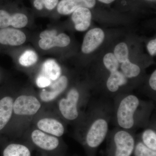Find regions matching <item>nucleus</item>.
<instances>
[{"mask_svg": "<svg viewBox=\"0 0 156 156\" xmlns=\"http://www.w3.org/2000/svg\"><path fill=\"white\" fill-rule=\"evenodd\" d=\"M140 101L134 95H129L121 101L117 112L118 124L122 128L131 129L134 124V115L138 108Z\"/></svg>", "mask_w": 156, "mask_h": 156, "instance_id": "f257e3e1", "label": "nucleus"}, {"mask_svg": "<svg viewBox=\"0 0 156 156\" xmlns=\"http://www.w3.org/2000/svg\"><path fill=\"white\" fill-rule=\"evenodd\" d=\"M108 130L106 120L99 118L94 121L90 126L87 135V144L90 147L99 146L106 137Z\"/></svg>", "mask_w": 156, "mask_h": 156, "instance_id": "f03ea898", "label": "nucleus"}, {"mask_svg": "<svg viewBox=\"0 0 156 156\" xmlns=\"http://www.w3.org/2000/svg\"><path fill=\"white\" fill-rule=\"evenodd\" d=\"M80 94L76 89L73 88L69 91L66 98H62L58 103L61 114L68 120H74L79 115L77 105Z\"/></svg>", "mask_w": 156, "mask_h": 156, "instance_id": "7ed1b4c3", "label": "nucleus"}, {"mask_svg": "<svg viewBox=\"0 0 156 156\" xmlns=\"http://www.w3.org/2000/svg\"><path fill=\"white\" fill-rule=\"evenodd\" d=\"M41 107V103L34 96L22 95L14 101L13 111L19 115H32L37 113Z\"/></svg>", "mask_w": 156, "mask_h": 156, "instance_id": "20e7f679", "label": "nucleus"}, {"mask_svg": "<svg viewBox=\"0 0 156 156\" xmlns=\"http://www.w3.org/2000/svg\"><path fill=\"white\" fill-rule=\"evenodd\" d=\"M28 18L26 14L21 13L11 14L4 8H0V29L13 27L24 28L28 24Z\"/></svg>", "mask_w": 156, "mask_h": 156, "instance_id": "39448f33", "label": "nucleus"}, {"mask_svg": "<svg viewBox=\"0 0 156 156\" xmlns=\"http://www.w3.org/2000/svg\"><path fill=\"white\" fill-rule=\"evenodd\" d=\"M115 156H131L134 147V137L128 131L121 130L114 136Z\"/></svg>", "mask_w": 156, "mask_h": 156, "instance_id": "423d86ee", "label": "nucleus"}, {"mask_svg": "<svg viewBox=\"0 0 156 156\" xmlns=\"http://www.w3.org/2000/svg\"><path fill=\"white\" fill-rule=\"evenodd\" d=\"M25 33L20 30L13 27L0 29V44L17 47L26 41Z\"/></svg>", "mask_w": 156, "mask_h": 156, "instance_id": "0eeeda50", "label": "nucleus"}, {"mask_svg": "<svg viewBox=\"0 0 156 156\" xmlns=\"http://www.w3.org/2000/svg\"><path fill=\"white\" fill-rule=\"evenodd\" d=\"M53 82L48 89H43L40 93V98L42 101L48 102L54 100L67 88L68 79L66 76H61Z\"/></svg>", "mask_w": 156, "mask_h": 156, "instance_id": "6e6552de", "label": "nucleus"}, {"mask_svg": "<svg viewBox=\"0 0 156 156\" xmlns=\"http://www.w3.org/2000/svg\"><path fill=\"white\" fill-rule=\"evenodd\" d=\"M104 37L103 30L100 28H94L89 31L84 37L82 52L85 53L93 52L102 43Z\"/></svg>", "mask_w": 156, "mask_h": 156, "instance_id": "1a4fd4ad", "label": "nucleus"}, {"mask_svg": "<svg viewBox=\"0 0 156 156\" xmlns=\"http://www.w3.org/2000/svg\"><path fill=\"white\" fill-rule=\"evenodd\" d=\"M95 0H61L57 5L59 14L69 15L79 8H92L95 5Z\"/></svg>", "mask_w": 156, "mask_h": 156, "instance_id": "9d476101", "label": "nucleus"}, {"mask_svg": "<svg viewBox=\"0 0 156 156\" xmlns=\"http://www.w3.org/2000/svg\"><path fill=\"white\" fill-rule=\"evenodd\" d=\"M31 138L35 144L45 150H53L59 144V140L57 137L48 135L41 130L33 131Z\"/></svg>", "mask_w": 156, "mask_h": 156, "instance_id": "9b49d317", "label": "nucleus"}, {"mask_svg": "<svg viewBox=\"0 0 156 156\" xmlns=\"http://www.w3.org/2000/svg\"><path fill=\"white\" fill-rule=\"evenodd\" d=\"M70 41V38L67 35L61 33L49 37L40 38L38 45L42 50H48L55 47L64 48L69 45Z\"/></svg>", "mask_w": 156, "mask_h": 156, "instance_id": "f8f14e48", "label": "nucleus"}, {"mask_svg": "<svg viewBox=\"0 0 156 156\" xmlns=\"http://www.w3.org/2000/svg\"><path fill=\"white\" fill-rule=\"evenodd\" d=\"M92 14L87 8H79L72 13V19L77 31L87 30L91 23Z\"/></svg>", "mask_w": 156, "mask_h": 156, "instance_id": "ddd939ff", "label": "nucleus"}, {"mask_svg": "<svg viewBox=\"0 0 156 156\" xmlns=\"http://www.w3.org/2000/svg\"><path fill=\"white\" fill-rule=\"evenodd\" d=\"M41 131L56 136H62L64 133V128L61 123L55 119L44 118L39 120L37 124Z\"/></svg>", "mask_w": 156, "mask_h": 156, "instance_id": "4468645a", "label": "nucleus"}, {"mask_svg": "<svg viewBox=\"0 0 156 156\" xmlns=\"http://www.w3.org/2000/svg\"><path fill=\"white\" fill-rule=\"evenodd\" d=\"M14 101L12 98L7 96L0 100V130L9 122L13 112Z\"/></svg>", "mask_w": 156, "mask_h": 156, "instance_id": "2eb2a0df", "label": "nucleus"}, {"mask_svg": "<svg viewBox=\"0 0 156 156\" xmlns=\"http://www.w3.org/2000/svg\"><path fill=\"white\" fill-rule=\"evenodd\" d=\"M41 74L46 76L52 82L56 81L61 76V67L54 59H48L42 64Z\"/></svg>", "mask_w": 156, "mask_h": 156, "instance_id": "dca6fc26", "label": "nucleus"}, {"mask_svg": "<svg viewBox=\"0 0 156 156\" xmlns=\"http://www.w3.org/2000/svg\"><path fill=\"white\" fill-rule=\"evenodd\" d=\"M127 78L123 73L118 70L111 73L107 81L106 86L110 92H114L119 90V87L127 83Z\"/></svg>", "mask_w": 156, "mask_h": 156, "instance_id": "f3484780", "label": "nucleus"}, {"mask_svg": "<svg viewBox=\"0 0 156 156\" xmlns=\"http://www.w3.org/2000/svg\"><path fill=\"white\" fill-rule=\"evenodd\" d=\"M3 156H31L29 150L25 146L12 144L3 151Z\"/></svg>", "mask_w": 156, "mask_h": 156, "instance_id": "a211bd4d", "label": "nucleus"}, {"mask_svg": "<svg viewBox=\"0 0 156 156\" xmlns=\"http://www.w3.org/2000/svg\"><path fill=\"white\" fill-rule=\"evenodd\" d=\"M38 60V56L34 51L31 50H26L19 57L18 61L20 65L24 67L32 66Z\"/></svg>", "mask_w": 156, "mask_h": 156, "instance_id": "6ab92c4d", "label": "nucleus"}, {"mask_svg": "<svg viewBox=\"0 0 156 156\" xmlns=\"http://www.w3.org/2000/svg\"><path fill=\"white\" fill-rule=\"evenodd\" d=\"M122 73L126 78H131L137 76L140 72L138 66L131 63L129 59L122 63L121 66Z\"/></svg>", "mask_w": 156, "mask_h": 156, "instance_id": "aec40b11", "label": "nucleus"}, {"mask_svg": "<svg viewBox=\"0 0 156 156\" xmlns=\"http://www.w3.org/2000/svg\"><path fill=\"white\" fill-rule=\"evenodd\" d=\"M142 138L144 144L148 147L156 151V133L151 129H147L143 132Z\"/></svg>", "mask_w": 156, "mask_h": 156, "instance_id": "412c9836", "label": "nucleus"}, {"mask_svg": "<svg viewBox=\"0 0 156 156\" xmlns=\"http://www.w3.org/2000/svg\"><path fill=\"white\" fill-rule=\"evenodd\" d=\"M103 62L105 67L111 73L116 71L119 69V62L113 53L106 54L104 57Z\"/></svg>", "mask_w": 156, "mask_h": 156, "instance_id": "4be33fe9", "label": "nucleus"}, {"mask_svg": "<svg viewBox=\"0 0 156 156\" xmlns=\"http://www.w3.org/2000/svg\"><path fill=\"white\" fill-rule=\"evenodd\" d=\"M114 55L119 62L123 63L128 59V50L126 44L121 43L116 46Z\"/></svg>", "mask_w": 156, "mask_h": 156, "instance_id": "5701e85b", "label": "nucleus"}, {"mask_svg": "<svg viewBox=\"0 0 156 156\" xmlns=\"http://www.w3.org/2000/svg\"><path fill=\"white\" fill-rule=\"evenodd\" d=\"M58 3V0H34L33 4L34 8L39 11H41L44 7L51 11L55 9Z\"/></svg>", "mask_w": 156, "mask_h": 156, "instance_id": "b1692460", "label": "nucleus"}, {"mask_svg": "<svg viewBox=\"0 0 156 156\" xmlns=\"http://www.w3.org/2000/svg\"><path fill=\"white\" fill-rule=\"evenodd\" d=\"M134 154L135 156H156V151L140 142L136 145Z\"/></svg>", "mask_w": 156, "mask_h": 156, "instance_id": "393cba45", "label": "nucleus"}, {"mask_svg": "<svg viewBox=\"0 0 156 156\" xmlns=\"http://www.w3.org/2000/svg\"><path fill=\"white\" fill-rule=\"evenodd\" d=\"M52 81L46 76L40 74L36 80L37 86L40 88H48L52 83Z\"/></svg>", "mask_w": 156, "mask_h": 156, "instance_id": "a878e982", "label": "nucleus"}, {"mask_svg": "<svg viewBox=\"0 0 156 156\" xmlns=\"http://www.w3.org/2000/svg\"><path fill=\"white\" fill-rule=\"evenodd\" d=\"M56 34H57V32L55 30H46L43 31L40 33L39 37L40 38H44L49 37Z\"/></svg>", "mask_w": 156, "mask_h": 156, "instance_id": "bb28decb", "label": "nucleus"}, {"mask_svg": "<svg viewBox=\"0 0 156 156\" xmlns=\"http://www.w3.org/2000/svg\"><path fill=\"white\" fill-rule=\"evenodd\" d=\"M147 50L151 55L154 56L156 53V40H152L149 42L147 46Z\"/></svg>", "mask_w": 156, "mask_h": 156, "instance_id": "cd10ccee", "label": "nucleus"}, {"mask_svg": "<svg viewBox=\"0 0 156 156\" xmlns=\"http://www.w3.org/2000/svg\"><path fill=\"white\" fill-rule=\"evenodd\" d=\"M150 86L151 89L154 91L156 90V71L155 70L152 74L149 80Z\"/></svg>", "mask_w": 156, "mask_h": 156, "instance_id": "c85d7f7f", "label": "nucleus"}, {"mask_svg": "<svg viewBox=\"0 0 156 156\" xmlns=\"http://www.w3.org/2000/svg\"><path fill=\"white\" fill-rule=\"evenodd\" d=\"M98 1H100L101 2L105 3V4H109V3L114 2L115 0H98Z\"/></svg>", "mask_w": 156, "mask_h": 156, "instance_id": "c756f323", "label": "nucleus"}]
</instances>
